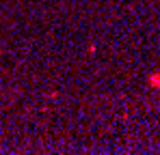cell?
<instances>
[{"mask_svg":"<svg viewBox=\"0 0 160 155\" xmlns=\"http://www.w3.org/2000/svg\"><path fill=\"white\" fill-rule=\"evenodd\" d=\"M149 86L160 88V73H152V76H149Z\"/></svg>","mask_w":160,"mask_h":155,"instance_id":"cell-1","label":"cell"}]
</instances>
